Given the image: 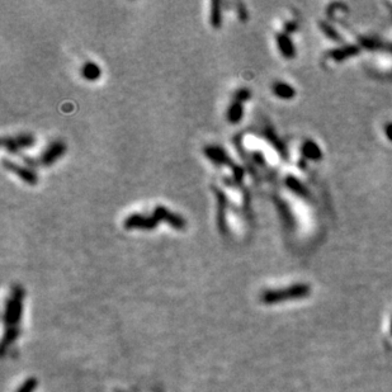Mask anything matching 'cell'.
Wrapping results in <instances>:
<instances>
[{
    "instance_id": "obj_18",
    "label": "cell",
    "mask_w": 392,
    "mask_h": 392,
    "mask_svg": "<svg viewBox=\"0 0 392 392\" xmlns=\"http://www.w3.org/2000/svg\"><path fill=\"white\" fill-rule=\"evenodd\" d=\"M384 131H386V135H387V137H388L389 140H392V123H391V125H388V126H387V127H386V130H384Z\"/></svg>"
},
{
    "instance_id": "obj_4",
    "label": "cell",
    "mask_w": 392,
    "mask_h": 392,
    "mask_svg": "<svg viewBox=\"0 0 392 392\" xmlns=\"http://www.w3.org/2000/svg\"><path fill=\"white\" fill-rule=\"evenodd\" d=\"M212 192L215 193L217 202V215H216V222L217 229H219L221 235H229V225H227V208H229V198H227L226 193L219 187H212Z\"/></svg>"
},
{
    "instance_id": "obj_13",
    "label": "cell",
    "mask_w": 392,
    "mask_h": 392,
    "mask_svg": "<svg viewBox=\"0 0 392 392\" xmlns=\"http://www.w3.org/2000/svg\"><path fill=\"white\" fill-rule=\"evenodd\" d=\"M222 4L219 0H215L211 3V11H210V24L215 30L222 27Z\"/></svg>"
},
{
    "instance_id": "obj_19",
    "label": "cell",
    "mask_w": 392,
    "mask_h": 392,
    "mask_svg": "<svg viewBox=\"0 0 392 392\" xmlns=\"http://www.w3.org/2000/svg\"><path fill=\"white\" fill-rule=\"evenodd\" d=\"M391 333H392V321H391Z\"/></svg>"
},
{
    "instance_id": "obj_1",
    "label": "cell",
    "mask_w": 392,
    "mask_h": 392,
    "mask_svg": "<svg viewBox=\"0 0 392 392\" xmlns=\"http://www.w3.org/2000/svg\"><path fill=\"white\" fill-rule=\"evenodd\" d=\"M203 155L212 164L217 166H227L232 171V180L235 183H243V179L245 176V170L243 166L235 163L231 159L226 150L219 145H207L203 147Z\"/></svg>"
},
{
    "instance_id": "obj_12",
    "label": "cell",
    "mask_w": 392,
    "mask_h": 392,
    "mask_svg": "<svg viewBox=\"0 0 392 392\" xmlns=\"http://www.w3.org/2000/svg\"><path fill=\"white\" fill-rule=\"evenodd\" d=\"M81 75L85 80L96 81L102 76V70L94 61H86L81 67Z\"/></svg>"
},
{
    "instance_id": "obj_10",
    "label": "cell",
    "mask_w": 392,
    "mask_h": 392,
    "mask_svg": "<svg viewBox=\"0 0 392 392\" xmlns=\"http://www.w3.org/2000/svg\"><path fill=\"white\" fill-rule=\"evenodd\" d=\"M226 118L227 121H229V123H231V125H238V123H240L241 120L244 118V103H240V102L232 99L231 104H230L229 108H227Z\"/></svg>"
},
{
    "instance_id": "obj_11",
    "label": "cell",
    "mask_w": 392,
    "mask_h": 392,
    "mask_svg": "<svg viewBox=\"0 0 392 392\" xmlns=\"http://www.w3.org/2000/svg\"><path fill=\"white\" fill-rule=\"evenodd\" d=\"M272 91L275 96L280 99H292L296 95V90L289 84L283 81H275L272 85Z\"/></svg>"
},
{
    "instance_id": "obj_15",
    "label": "cell",
    "mask_w": 392,
    "mask_h": 392,
    "mask_svg": "<svg viewBox=\"0 0 392 392\" xmlns=\"http://www.w3.org/2000/svg\"><path fill=\"white\" fill-rule=\"evenodd\" d=\"M251 98V91L248 88H240L235 91L234 94V101H238L240 103H245L249 99Z\"/></svg>"
},
{
    "instance_id": "obj_3",
    "label": "cell",
    "mask_w": 392,
    "mask_h": 392,
    "mask_svg": "<svg viewBox=\"0 0 392 392\" xmlns=\"http://www.w3.org/2000/svg\"><path fill=\"white\" fill-rule=\"evenodd\" d=\"M160 222L154 215L131 214L123 221V227L128 231L131 230H142V231H151L159 226Z\"/></svg>"
},
{
    "instance_id": "obj_2",
    "label": "cell",
    "mask_w": 392,
    "mask_h": 392,
    "mask_svg": "<svg viewBox=\"0 0 392 392\" xmlns=\"http://www.w3.org/2000/svg\"><path fill=\"white\" fill-rule=\"evenodd\" d=\"M310 287L307 284H296L285 289H277V291L265 292L263 300L265 302H279L284 300L302 299L309 296Z\"/></svg>"
},
{
    "instance_id": "obj_14",
    "label": "cell",
    "mask_w": 392,
    "mask_h": 392,
    "mask_svg": "<svg viewBox=\"0 0 392 392\" xmlns=\"http://www.w3.org/2000/svg\"><path fill=\"white\" fill-rule=\"evenodd\" d=\"M302 154L309 159H318L321 156V151L319 150L318 145H315L312 141H306L302 147Z\"/></svg>"
},
{
    "instance_id": "obj_9",
    "label": "cell",
    "mask_w": 392,
    "mask_h": 392,
    "mask_svg": "<svg viewBox=\"0 0 392 392\" xmlns=\"http://www.w3.org/2000/svg\"><path fill=\"white\" fill-rule=\"evenodd\" d=\"M275 40H277V46L279 52L282 54L283 57L285 59H292V57L296 55V51H295V46L292 43L291 38L288 37V35L285 33H278L275 36Z\"/></svg>"
},
{
    "instance_id": "obj_6",
    "label": "cell",
    "mask_w": 392,
    "mask_h": 392,
    "mask_svg": "<svg viewBox=\"0 0 392 392\" xmlns=\"http://www.w3.org/2000/svg\"><path fill=\"white\" fill-rule=\"evenodd\" d=\"M151 214L158 219L159 222H165L166 225L173 227L174 230L183 231L187 227V221H185L184 217L178 215L176 212L170 211L165 206H156Z\"/></svg>"
},
{
    "instance_id": "obj_16",
    "label": "cell",
    "mask_w": 392,
    "mask_h": 392,
    "mask_svg": "<svg viewBox=\"0 0 392 392\" xmlns=\"http://www.w3.org/2000/svg\"><path fill=\"white\" fill-rule=\"evenodd\" d=\"M251 161L260 168L267 166V160H265L264 155L261 154V151H251Z\"/></svg>"
},
{
    "instance_id": "obj_7",
    "label": "cell",
    "mask_w": 392,
    "mask_h": 392,
    "mask_svg": "<svg viewBox=\"0 0 392 392\" xmlns=\"http://www.w3.org/2000/svg\"><path fill=\"white\" fill-rule=\"evenodd\" d=\"M36 139L32 134H21L17 136L3 137L2 139V146L11 154H17L22 150L30 149L35 145Z\"/></svg>"
},
{
    "instance_id": "obj_8",
    "label": "cell",
    "mask_w": 392,
    "mask_h": 392,
    "mask_svg": "<svg viewBox=\"0 0 392 392\" xmlns=\"http://www.w3.org/2000/svg\"><path fill=\"white\" fill-rule=\"evenodd\" d=\"M3 168L6 170L11 171L14 175L18 176L21 180H23L26 184L28 185H36L38 183V175L33 169L28 168V166H23L21 164L16 163V161L8 160V159H3Z\"/></svg>"
},
{
    "instance_id": "obj_17",
    "label": "cell",
    "mask_w": 392,
    "mask_h": 392,
    "mask_svg": "<svg viewBox=\"0 0 392 392\" xmlns=\"http://www.w3.org/2000/svg\"><path fill=\"white\" fill-rule=\"evenodd\" d=\"M238 14L241 22H246V19H248V12H246L245 4L243 3L238 4Z\"/></svg>"
},
{
    "instance_id": "obj_5",
    "label": "cell",
    "mask_w": 392,
    "mask_h": 392,
    "mask_svg": "<svg viewBox=\"0 0 392 392\" xmlns=\"http://www.w3.org/2000/svg\"><path fill=\"white\" fill-rule=\"evenodd\" d=\"M67 146L62 140H56L52 141L45 150H43L42 155L35 161L37 165L41 166H51L54 165L59 159H61L66 152Z\"/></svg>"
}]
</instances>
